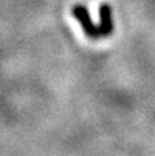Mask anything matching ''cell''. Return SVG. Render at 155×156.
Here are the masks:
<instances>
[{
    "mask_svg": "<svg viewBox=\"0 0 155 156\" xmlns=\"http://www.w3.org/2000/svg\"><path fill=\"white\" fill-rule=\"evenodd\" d=\"M71 15L80 22L84 33L87 34V37H89L91 40H98V38H102V33L99 26H96L92 22L89 15V11L85 7L84 4H74L71 7Z\"/></svg>",
    "mask_w": 155,
    "mask_h": 156,
    "instance_id": "cell-1",
    "label": "cell"
},
{
    "mask_svg": "<svg viewBox=\"0 0 155 156\" xmlns=\"http://www.w3.org/2000/svg\"><path fill=\"white\" fill-rule=\"evenodd\" d=\"M113 11L110 4L107 3H102L99 7V16H100V23H99V29H100L102 37H109L114 30V23H113Z\"/></svg>",
    "mask_w": 155,
    "mask_h": 156,
    "instance_id": "cell-2",
    "label": "cell"
}]
</instances>
